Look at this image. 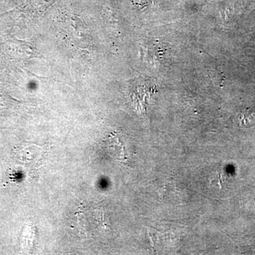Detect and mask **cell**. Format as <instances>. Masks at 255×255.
Listing matches in <instances>:
<instances>
[{"instance_id": "6da1fadb", "label": "cell", "mask_w": 255, "mask_h": 255, "mask_svg": "<svg viewBox=\"0 0 255 255\" xmlns=\"http://www.w3.org/2000/svg\"><path fill=\"white\" fill-rule=\"evenodd\" d=\"M127 135L119 132H114L105 140V145L109 153L114 158L128 162L131 156V150Z\"/></svg>"}]
</instances>
